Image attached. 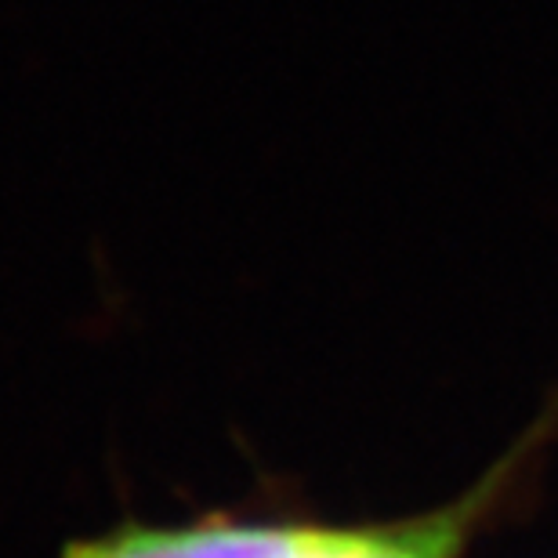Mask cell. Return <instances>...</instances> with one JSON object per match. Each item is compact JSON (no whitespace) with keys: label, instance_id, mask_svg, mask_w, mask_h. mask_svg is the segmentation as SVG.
Listing matches in <instances>:
<instances>
[{"label":"cell","instance_id":"cell-2","mask_svg":"<svg viewBox=\"0 0 558 558\" xmlns=\"http://www.w3.org/2000/svg\"><path fill=\"white\" fill-rule=\"evenodd\" d=\"M461 544V519L435 515L385 530H308L294 558H450Z\"/></svg>","mask_w":558,"mask_h":558},{"label":"cell","instance_id":"cell-1","mask_svg":"<svg viewBox=\"0 0 558 558\" xmlns=\"http://www.w3.org/2000/svg\"><path fill=\"white\" fill-rule=\"evenodd\" d=\"M305 541L308 526H243L218 519L178 530L124 526L70 544L65 558H294Z\"/></svg>","mask_w":558,"mask_h":558}]
</instances>
